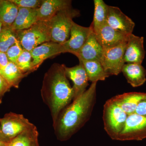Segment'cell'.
<instances>
[{"mask_svg": "<svg viewBox=\"0 0 146 146\" xmlns=\"http://www.w3.org/2000/svg\"><path fill=\"white\" fill-rule=\"evenodd\" d=\"M97 83H92L89 89L60 112L53 125L59 141L69 140L90 119L96 102Z\"/></svg>", "mask_w": 146, "mask_h": 146, "instance_id": "1", "label": "cell"}, {"mask_svg": "<svg viewBox=\"0 0 146 146\" xmlns=\"http://www.w3.org/2000/svg\"><path fill=\"white\" fill-rule=\"evenodd\" d=\"M65 65L54 63L45 73L43 79L41 96L50 111L53 125L74 97L72 87L65 74Z\"/></svg>", "mask_w": 146, "mask_h": 146, "instance_id": "2", "label": "cell"}, {"mask_svg": "<svg viewBox=\"0 0 146 146\" xmlns=\"http://www.w3.org/2000/svg\"><path fill=\"white\" fill-rule=\"evenodd\" d=\"M15 31L16 39L23 49L29 51L43 43L51 42L49 21H38L28 29Z\"/></svg>", "mask_w": 146, "mask_h": 146, "instance_id": "3", "label": "cell"}, {"mask_svg": "<svg viewBox=\"0 0 146 146\" xmlns=\"http://www.w3.org/2000/svg\"><path fill=\"white\" fill-rule=\"evenodd\" d=\"M80 15V11L72 6L57 12L49 20L51 41L62 44L70 38L73 18Z\"/></svg>", "mask_w": 146, "mask_h": 146, "instance_id": "4", "label": "cell"}, {"mask_svg": "<svg viewBox=\"0 0 146 146\" xmlns=\"http://www.w3.org/2000/svg\"><path fill=\"white\" fill-rule=\"evenodd\" d=\"M128 116L112 98L106 102L103 115L104 129L112 140L118 141L125 126Z\"/></svg>", "mask_w": 146, "mask_h": 146, "instance_id": "5", "label": "cell"}, {"mask_svg": "<svg viewBox=\"0 0 146 146\" xmlns=\"http://www.w3.org/2000/svg\"><path fill=\"white\" fill-rule=\"evenodd\" d=\"M127 42L116 46L104 49L100 63L106 72L110 76H117L121 72L125 64L124 56Z\"/></svg>", "mask_w": 146, "mask_h": 146, "instance_id": "6", "label": "cell"}, {"mask_svg": "<svg viewBox=\"0 0 146 146\" xmlns=\"http://www.w3.org/2000/svg\"><path fill=\"white\" fill-rule=\"evenodd\" d=\"M33 125L23 115L10 112L1 118V127L9 142Z\"/></svg>", "mask_w": 146, "mask_h": 146, "instance_id": "7", "label": "cell"}, {"mask_svg": "<svg viewBox=\"0 0 146 146\" xmlns=\"http://www.w3.org/2000/svg\"><path fill=\"white\" fill-rule=\"evenodd\" d=\"M146 138V116L134 113L128 115L118 141H142Z\"/></svg>", "mask_w": 146, "mask_h": 146, "instance_id": "8", "label": "cell"}, {"mask_svg": "<svg viewBox=\"0 0 146 146\" xmlns=\"http://www.w3.org/2000/svg\"><path fill=\"white\" fill-rule=\"evenodd\" d=\"M66 52L63 44L51 41L37 46L31 51L32 58L31 66L33 70H36L43 61L47 58Z\"/></svg>", "mask_w": 146, "mask_h": 146, "instance_id": "9", "label": "cell"}, {"mask_svg": "<svg viewBox=\"0 0 146 146\" xmlns=\"http://www.w3.org/2000/svg\"><path fill=\"white\" fill-rule=\"evenodd\" d=\"M106 23L110 27L127 35L132 34L135 23L119 7L108 5Z\"/></svg>", "mask_w": 146, "mask_h": 146, "instance_id": "10", "label": "cell"}, {"mask_svg": "<svg viewBox=\"0 0 146 146\" xmlns=\"http://www.w3.org/2000/svg\"><path fill=\"white\" fill-rule=\"evenodd\" d=\"M93 31L104 49L116 46L127 42L129 35L114 29L107 23Z\"/></svg>", "mask_w": 146, "mask_h": 146, "instance_id": "11", "label": "cell"}, {"mask_svg": "<svg viewBox=\"0 0 146 146\" xmlns=\"http://www.w3.org/2000/svg\"><path fill=\"white\" fill-rule=\"evenodd\" d=\"M65 71L67 78H70L73 83V101L86 91L89 85V78L83 65L80 62L79 65L71 68H68L65 65Z\"/></svg>", "mask_w": 146, "mask_h": 146, "instance_id": "12", "label": "cell"}, {"mask_svg": "<svg viewBox=\"0 0 146 146\" xmlns=\"http://www.w3.org/2000/svg\"><path fill=\"white\" fill-rule=\"evenodd\" d=\"M144 41L143 36H136L133 33L129 35L124 56L125 63L142 64L146 53Z\"/></svg>", "mask_w": 146, "mask_h": 146, "instance_id": "13", "label": "cell"}, {"mask_svg": "<svg viewBox=\"0 0 146 146\" xmlns=\"http://www.w3.org/2000/svg\"><path fill=\"white\" fill-rule=\"evenodd\" d=\"M91 31V28L81 26L73 22L69 39L63 44L66 52L74 55L80 50L85 44Z\"/></svg>", "mask_w": 146, "mask_h": 146, "instance_id": "14", "label": "cell"}, {"mask_svg": "<svg viewBox=\"0 0 146 146\" xmlns=\"http://www.w3.org/2000/svg\"><path fill=\"white\" fill-rule=\"evenodd\" d=\"M91 31L86 42L80 50L75 55L79 61H100L104 48L97 40L93 29Z\"/></svg>", "mask_w": 146, "mask_h": 146, "instance_id": "15", "label": "cell"}, {"mask_svg": "<svg viewBox=\"0 0 146 146\" xmlns=\"http://www.w3.org/2000/svg\"><path fill=\"white\" fill-rule=\"evenodd\" d=\"M146 99V93L129 92L112 98L113 101L128 115L135 113L139 104Z\"/></svg>", "mask_w": 146, "mask_h": 146, "instance_id": "16", "label": "cell"}, {"mask_svg": "<svg viewBox=\"0 0 146 146\" xmlns=\"http://www.w3.org/2000/svg\"><path fill=\"white\" fill-rule=\"evenodd\" d=\"M71 6L72 1L69 0H44L37 9L38 21H49L58 11Z\"/></svg>", "mask_w": 146, "mask_h": 146, "instance_id": "17", "label": "cell"}, {"mask_svg": "<svg viewBox=\"0 0 146 146\" xmlns=\"http://www.w3.org/2000/svg\"><path fill=\"white\" fill-rule=\"evenodd\" d=\"M121 72L128 83L132 87L142 86L146 81V70L142 64L125 63L123 66Z\"/></svg>", "mask_w": 146, "mask_h": 146, "instance_id": "18", "label": "cell"}, {"mask_svg": "<svg viewBox=\"0 0 146 146\" xmlns=\"http://www.w3.org/2000/svg\"><path fill=\"white\" fill-rule=\"evenodd\" d=\"M38 21L37 9L18 7L17 17L11 28L14 31L24 30L29 28Z\"/></svg>", "mask_w": 146, "mask_h": 146, "instance_id": "19", "label": "cell"}, {"mask_svg": "<svg viewBox=\"0 0 146 146\" xmlns=\"http://www.w3.org/2000/svg\"><path fill=\"white\" fill-rule=\"evenodd\" d=\"M39 133L33 125L13 138L9 143L8 146H39Z\"/></svg>", "mask_w": 146, "mask_h": 146, "instance_id": "20", "label": "cell"}, {"mask_svg": "<svg viewBox=\"0 0 146 146\" xmlns=\"http://www.w3.org/2000/svg\"><path fill=\"white\" fill-rule=\"evenodd\" d=\"M18 11V7L11 0L0 1V22L3 27H11L17 17Z\"/></svg>", "mask_w": 146, "mask_h": 146, "instance_id": "21", "label": "cell"}, {"mask_svg": "<svg viewBox=\"0 0 146 146\" xmlns=\"http://www.w3.org/2000/svg\"><path fill=\"white\" fill-rule=\"evenodd\" d=\"M83 65L89 81L92 83L104 81L109 76L100 61H79Z\"/></svg>", "mask_w": 146, "mask_h": 146, "instance_id": "22", "label": "cell"}, {"mask_svg": "<svg viewBox=\"0 0 146 146\" xmlns=\"http://www.w3.org/2000/svg\"><path fill=\"white\" fill-rule=\"evenodd\" d=\"M1 75L11 87L18 88L22 80L28 75L24 74L14 63L9 61L8 65L2 72Z\"/></svg>", "mask_w": 146, "mask_h": 146, "instance_id": "23", "label": "cell"}, {"mask_svg": "<svg viewBox=\"0 0 146 146\" xmlns=\"http://www.w3.org/2000/svg\"><path fill=\"white\" fill-rule=\"evenodd\" d=\"M94 12L93 22L90 27L96 30L106 23L108 5L102 0H94Z\"/></svg>", "mask_w": 146, "mask_h": 146, "instance_id": "24", "label": "cell"}, {"mask_svg": "<svg viewBox=\"0 0 146 146\" xmlns=\"http://www.w3.org/2000/svg\"><path fill=\"white\" fill-rule=\"evenodd\" d=\"M16 40L15 31L9 27H3L0 32V52H6Z\"/></svg>", "mask_w": 146, "mask_h": 146, "instance_id": "25", "label": "cell"}, {"mask_svg": "<svg viewBox=\"0 0 146 146\" xmlns=\"http://www.w3.org/2000/svg\"><path fill=\"white\" fill-rule=\"evenodd\" d=\"M32 60V58L31 52L23 49L17 59L16 65L22 72L29 74L33 72L31 66Z\"/></svg>", "mask_w": 146, "mask_h": 146, "instance_id": "26", "label": "cell"}, {"mask_svg": "<svg viewBox=\"0 0 146 146\" xmlns=\"http://www.w3.org/2000/svg\"><path fill=\"white\" fill-rule=\"evenodd\" d=\"M23 50V47L18 40H16L15 44L8 49L6 53L9 61L16 65L17 59Z\"/></svg>", "mask_w": 146, "mask_h": 146, "instance_id": "27", "label": "cell"}, {"mask_svg": "<svg viewBox=\"0 0 146 146\" xmlns=\"http://www.w3.org/2000/svg\"><path fill=\"white\" fill-rule=\"evenodd\" d=\"M18 7L29 9H38L42 5V0H11Z\"/></svg>", "mask_w": 146, "mask_h": 146, "instance_id": "28", "label": "cell"}, {"mask_svg": "<svg viewBox=\"0 0 146 146\" xmlns=\"http://www.w3.org/2000/svg\"><path fill=\"white\" fill-rule=\"evenodd\" d=\"M11 88L5 80L0 74V104L5 94L10 90Z\"/></svg>", "mask_w": 146, "mask_h": 146, "instance_id": "29", "label": "cell"}, {"mask_svg": "<svg viewBox=\"0 0 146 146\" xmlns=\"http://www.w3.org/2000/svg\"><path fill=\"white\" fill-rule=\"evenodd\" d=\"M9 62L6 52H0V72L4 70Z\"/></svg>", "mask_w": 146, "mask_h": 146, "instance_id": "30", "label": "cell"}, {"mask_svg": "<svg viewBox=\"0 0 146 146\" xmlns=\"http://www.w3.org/2000/svg\"><path fill=\"white\" fill-rule=\"evenodd\" d=\"M135 113L142 116H146V99L139 104Z\"/></svg>", "mask_w": 146, "mask_h": 146, "instance_id": "31", "label": "cell"}, {"mask_svg": "<svg viewBox=\"0 0 146 146\" xmlns=\"http://www.w3.org/2000/svg\"><path fill=\"white\" fill-rule=\"evenodd\" d=\"M0 141H3V142H6V143H9V141L7 138L5 137L3 133L1 130V118H0Z\"/></svg>", "mask_w": 146, "mask_h": 146, "instance_id": "32", "label": "cell"}, {"mask_svg": "<svg viewBox=\"0 0 146 146\" xmlns=\"http://www.w3.org/2000/svg\"><path fill=\"white\" fill-rule=\"evenodd\" d=\"M8 143H6V142L0 141V146H8Z\"/></svg>", "mask_w": 146, "mask_h": 146, "instance_id": "33", "label": "cell"}, {"mask_svg": "<svg viewBox=\"0 0 146 146\" xmlns=\"http://www.w3.org/2000/svg\"><path fill=\"white\" fill-rule=\"evenodd\" d=\"M3 25L0 22V32H1V31L2 29Z\"/></svg>", "mask_w": 146, "mask_h": 146, "instance_id": "34", "label": "cell"}]
</instances>
